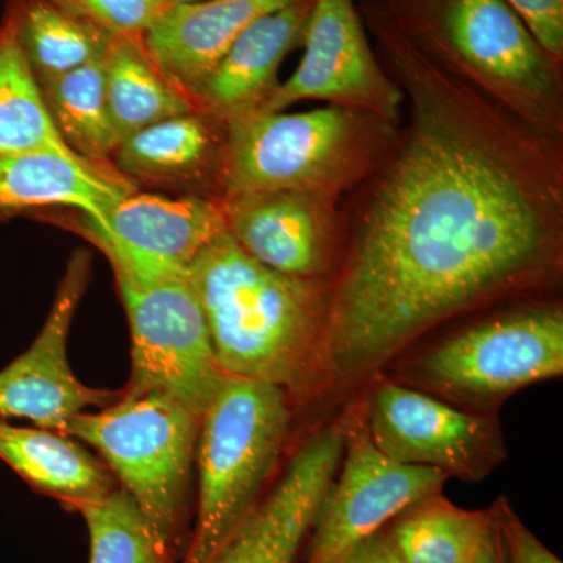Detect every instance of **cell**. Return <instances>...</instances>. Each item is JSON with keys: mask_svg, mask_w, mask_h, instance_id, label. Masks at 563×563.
I'll use <instances>...</instances> for the list:
<instances>
[{"mask_svg": "<svg viewBox=\"0 0 563 563\" xmlns=\"http://www.w3.org/2000/svg\"><path fill=\"white\" fill-rule=\"evenodd\" d=\"M358 13L409 121L365 180L329 284L318 380L339 388L451 318L553 287L563 265L562 141L432 60L390 0Z\"/></svg>", "mask_w": 563, "mask_h": 563, "instance_id": "1", "label": "cell"}, {"mask_svg": "<svg viewBox=\"0 0 563 563\" xmlns=\"http://www.w3.org/2000/svg\"><path fill=\"white\" fill-rule=\"evenodd\" d=\"M188 277L225 376L277 385L290 395L317 383L328 314L325 280L274 272L229 232L199 254Z\"/></svg>", "mask_w": 563, "mask_h": 563, "instance_id": "2", "label": "cell"}, {"mask_svg": "<svg viewBox=\"0 0 563 563\" xmlns=\"http://www.w3.org/2000/svg\"><path fill=\"white\" fill-rule=\"evenodd\" d=\"M432 60L533 131L563 139L562 65L504 0H390Z\"/></svg>", "mask_w": 563, "mask_h": 563, "instance_id": "3", "label": "cell"}, {"mask_svg": "<svg viewBox=\"0 0 563 563\" xmlns=\"http://www.w3.org/2000/svg\"><path fill=\"white\" fill-rule=\"evenodd\" d=\"M399 128L336 106L299 113L258 111L228 122L221 199L299 191L339 201L368 179Z\"/></svg>", "mask_w": 563, "mask_h": 563, "instance_id": "4", "label": "cell"}, {"mask_svg": "<svg viewBox=\"0 0 563 563\" xmlns=\"http://www.w3.org/2000/svg\"><path fill=\"white\" fill-rule=\"evenodd\" d=\"M290 393L225 376L202 412L195 531L180 563H207L262 501L290 429Z\"/></svg>", "mask_w": 563, "mask_h": 563, "instance_id": "5", "label": "cell"}, {"mask_svg": "<svg viewBox=\"0 0 563 563\" xmlns=\"http://www.w3.org/2000/svg\"><path fill=\"white\" fill-rule=\"evenodd\" d=\"M201 415L165 391L125 395L77 413L66 435L95 448L169 553L177 554Z\"/></svg>", "mask_w": 563, "mask_h": 563, "instance_id": "6", "label": "cell"}, {"mask_svg": "<svg viewBox=\"0 0 563 563\" xmlns=\"http://www.w3.org/2000/svg\"><path fill=\"white\" fill-rule=\"evenodd\" d=\"M563 374L561 307L532 306L477 322L404 362L396 383L474 413Z\"/></svg>", "mask_w": 563, "mask_h": 563, "instance_id": "7", "label": "cell"}, {"mask_svg": "<svg viewBox=\"0 0 563 563\" xmlns=\"http://www.w3.org/2000/svg\"><path fill=\"white\" fill-rule=\"evenodd\" d=\"M132 336L125 395L165 391L201 415L225 374L188 273L113 268Z\"/></svg>", "mask_w": 563, "mask_h": 563, "instance_id": "8", "label": "cell"}, {"mask_svg": "<svg viewBox=\"0 0 563 563\" xmlns=\"http://www.w3.org/2000/svg\"><path fill=\"white\" fill-rule=\"evenodd\" d=\"M358 409L373 443L404 465L479 483L506 461L495 415L459 409L395 379H380Z\"/></svg>", "mask_w": 563, "mask_h": 563, "instance_id": "9", "label": "cell"}, {"mask_svg": "<svg viewBox=\"0 0 563 563\" xmlns=\"http://www.w3.org/2000/svg\"><path fill=\"white\" fill-rule=\"evenodd\" d=\"M342 422V462L310 529L306 563H339L407 507L443 492L450 479L439 470L387 457L369 439L361 409Z\"/></svg>", "mask_w": 563, "mask_h": 563, "instance_id": "10", "label": "cell"}, {"mask_svg": "<svg viewBox=\"0 0 563 563\" xmlns=\"http://www.w3.org/2000/svg\"><path fill=\"white\" fill-rule=\"evenodd\" d=\"M302 44L298 69L279 84L261 111L321 101L365 111L393 128L401 125V88L369 46L354 0H314Z\"/></svg>", "mask_w": 563, "mask_h": 563, "instance_id": "11", "label": "cell"}, {"mask_svg": "<svg viewBox=\"0 0 563 563\" xmlns=\"http://www.w3.org/2000/svg\"><path fill=\"white\" fill-rule=\"evenodd\" d=\"M90 254L77 251L35 342L0 369V417L22 418L36 428L65 432L77 413L102 409L121 398L122 391L85 385L69 365L70 324L90 279Z\"/></svg>", "mask_w": 563, "mask_h": 563, "instance_id": "12", "label": "cell"}, {"mask_svg": "<svg viewBox=\"0 0 563 563\" xmlns=\"http://www.w3.org/2000/svg\"><path fill=\"white\" fill-rule=\"evenodd\" d=\"M81 232L111 266L135 273H188L192 262L228 232L221 198L128 192L107 214L103 228L81 222Z\"/></svg>", "mask_w": 563, "mask_h": 563, "instance_id": "13", "label": "cell"}, {"mask_svg": "<svg viewBox=\"0 0 563 563\" xmlns=\"http://www.w3.org/2000/svg\"><path fill=\"white\" fill-rule=\"evenodd\" d=\"M228 232L255 261L296 279L324 280L342 243L336 199L269 191L222 198Z\"/></svg>", "mask_w": 563, "mask_h": 563, "instance_id": "14", "label": "cell"}, {"mask_svg": "<svg viewBox=\"0 0 563 563\" xmlns=\"http://www.w3.org/2000/svg\"><path fill=\"white\" fill-rule=\"evenodd\" d=\"M342 454V421L310 437L272 493L207 563H296Z\"/></svg>", "mask_w": 563, "mask_h": 563, "instance_id": "15", "label": "cell"}, {"mask_svg": "<svg viewBox=\"0 0 563 563\" xmlns=\"http://www.w3.org/2000/svg\"><path fill=\"white\" fill-rule=\"evenodd\" d=\"M296 0H201L163 7L141 46L174 87L191 99L247 27Z\"/></svg>", "mask_w": 563, "mask_h": 563, "instance_id": "16", "label": "cell"}, {"mask_svg": "<svg viewBox=\"0 0 563 563\" xmlns=\"http://www.w3.org/2000/svg\"><path fill=\"white\" fill-rule=\"evenodd\" d=\"M313 2L296 0L252 22L192 96L196 110L222 125L261 111L285 57L302 44Z\"/></svg>", "mask_w": 563, "mask_h": 563, "instance_id": "17", "label": "cell"}, {"mask_svg": "<svg viewBox=\"0 0 563 563\" xmlns=\"http://www.w3.org/2000/svg\"><path fill=\"white\" fill-rule=\"evenodd\" d=\"M224 125L201 111L180 114L133 133L111 162L122 180L221 198Z\"/></svg>", "mask_w": 563, "mask_h": 563, "instance_id": "18", "label": "cell"}, {"mask_svg": "<svg viewBox=\"0 0 563 563\" xmlns=\"http://www.w3.org/2000/svg\"><path fill=\"white\" fill-rule=\"evenodd\" d=\"M132 191L117 173L57 152L0 155V221L68 207L84 213L85 224L103 228L114 203Z\"/></svg>", "mask_w": 563, "mask_h": 563, "instance_id": "19", "label": "cell"}, {"mask_svg": "<svg viewBox=\"0 0 563 563\" xmlns=\"http://www.w3.org/2000/svg\"><path fill=\"white\" fill-rule=\"evenodd\" d=\"M0 459L36 492L79 512L114 490L113 474L66 433L0 420Z\"/></svg>", "mask_w": 563, "mask_h": 563, "instance_id": "20", "label": "cell"}, {"mask_svg": "<svg viewBox=\"0 0 563 563\" xmlns=\"http://www.w3.org/2000/svg\"><path fill=\"white\" fill-rule=\"evenodd\" d=\"M5 14L16 29L21 49L38 87L101 60L114 40L52 0H9Z\"/></svg>", "mask_w": 563, "mask_h": 563, "instance_id": "21", "label": "cell"}, {"mask_svg": "<svg viewBox=\"0 0 563 563\" xmlns=\"http://www.w3.org/2000/svg\"><path fill=\"white\" fill-rule=\"evenodd\" d=\"M106 88L111 121L121 141L157 122L196 111L191 99L147 57L141 41L113 40L106 55Z\"/></svg>", "mask_w": 563, "mask_h": 563, "instance_id": "22", "label": "cell"}, {"mask_svg": "<svg viewBox=\"0 0 563 563\" xmlns=\"http://www.w3.org/2000/svg\"><path fill=\"white\" fill-rule=\"evenodd\" d=\"M493 523L492 509H463L440 492L407 507L387 529L406 563H473Z\"/></svg>", "mask_w": 563, "mask_h": 563, "instance_id": "23", "label": "cell"}, {"mask_svg": "<svg viewBox=\"0 0 563 563\" xmlns=\"http://www.w3.org/2000/svg\"><path fill=\"white\" fill-rule=\"evenodd\" d=\"M40 91L69 150L85 162L111 172L106 165L121 140L107 101L106 57L40 85Z\"/></svg>", "mask_w": 563, "mask_h": 563, "instance_id": "24", "label": "cell"}, {"mask_svg": "<svg viewBox=\"0 0 563 563\" xmlns=\"http://www.w3.org/2000/svg\"><path fill=\"white\" fill-rule=\"evenodd\" d=\"M38 151L80 158L55 129L16 29L5 14L0 24V155Z\"/></svg>", "mask_w": 563, "mask_h": 563, "instance_id": "25", "label": "cell"}, {"mask_svg": "<svg viewBox=\"0 0 563 563\" xmlns=\"http://www.w3.org/2000/svg\"><path fill=\"white\" fill-rule=\"evenodd\" d=\"M90 533V563H172L140 507L122 488L79 510Z\"/></svg>", "mask_w": 563, "mask_h": 563, "instance_id": "26", "label": "cell"}, {"mask_svg": "<svg viewBox=\"0 0 563 563\" xmlns=\"http://www.w3.org/2000/svg\"><path fill=\"white\" fill-rule=\"evenodd\" d=\"M113 38L141 41L152 18L162 9L158 0H52Z\"/></svg>", "mask_w": 563, "mask_h": 563, "instance_id": "27", "label": "cell"}, {"mask_svg": "<svg viewBox=\"0 0 563 563\" xmlns=\"http://www.w3.org/2000/svg\"><path fill=\"white\" fill-rule=\"evenodd\" d=\"M490 509L509 563H562L518 517L509 499H496Z\"/></svg>", "mask_w": 563, "mask_h": 563, "instance_id": "28", "label": "cell"}, {"mask_svg": "<svg viewBox=\"0 0 563 563\" xmlns=\"http://www.w3.org/2000/svg\"><path fill=\"white\" fill-rule=\"evenodd\" d=\"M523 20L536 40L563 63V0H504Z\"/></svg>", "mask_w": 563, "mask_h": 563, "instance_id": "29", "label": "cell"}, {"mask_svg": "<svg viewBox=\"0 0 563 563\" xmlns=\"http://www.w3.org/2000/svg\"><path fill=\"white\" fill-rule=\"evenodd\" d=\"M339 563H406L387 526L352 548Z\"/></svg>", "mask_w": 563, "mask_h": 563, "instance_id": "30", "label": "cell"}, {"mask_svg": "<svg viewBox=\"0 0 563 563\" xmlns=\"http://www.w3.org/2000/svg\"><path fill=\"white\" fill-rule=\"evenodd\" d=\"M493 521H495V518H493ZM473 563H509L496 523H493L492 532L488 533L487 540H485L479 553L474 558Z\"/></svg>", "mask_w": 563, "mask_h": 563, "instance_id": "31", "label": "cell"}, {"mask_svg": "<svg viewBox=\"0 0 563 563\" xmlns=\"http://www.w3.org/2000/svg\"><path fill=\"white\" fill-rule=\"evenodd\" d=\"M161 2V7H172V5H180V3H192V2H201V0H158Z\"/></svg>", "mask_w": 563, "mask_h": 563, "instance_id": "32", "label": "cell"}]
</instances>
